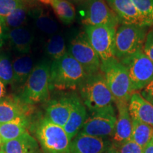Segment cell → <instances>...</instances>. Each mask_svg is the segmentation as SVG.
<instances>
[{"instance_id":"obj_1","label":"cell","mask_w":153,"mask_h":153,"mask_svg":"<svg viewBox=\"0 0 153 153\" xmlns=\"http://www.w3.org/2000/svg\"><path fill=\"white\" fill-rule=\"evenodd\" d=\"M87 76L82 66L68 51L51 64V88L60 90L79 89Z\"/></svg>"},{"instance_id":"obj_2","label":"cell","mask_w":153,"mask_h":153,"mask_svg":"<svg viewBox=\"0 0 153 153\" xmlns=\"http://www.w3.org/2000/svg\"><path fill=\"white\" fill-rule=\"evenodd\" d=\"M79 91L82 101L91 114L114 106L115 99L101 71L88 74Z\"/></svg>"},{"instance_id":"obj_3","label":"cell","mask_w":153,"mask_h":153,"mask_svg":"<svg viewBox=\"0 0 153 153\" xmlns=\"http://www.w3.org/2000/svg\"><path fill=\"white\" fill-rule=\"evenodd\" d=\"M51 65L42 60L34 66L23 85L20 99L25 104L33 105L46 101L51 91Z\"/></svg>"},{"instance_id":"obj_4","label":"cell","mask_w":153,"mask_h":153,"mask_svg":"<svg viewBox=\"0 0 153 153\" xmlns=\"http://www.w3.org/2000/svg\"><path fill=\"white\" fill-rule=\"evenodd\" d=\"M101 72L104 74L115 102H128L133 92L126 67L117 58L113 57L101 62Z\"/></svg>"},{"instance_id":"obj_5","label":"cell","mask_w":153,"mask_h":153,"mask_svg":"<svg viewBox=\"0 0 153 153\" xmlns=\"http://www.w3.org/2000/svg\"><path fill=\"white\" fill-rule=\"evenodd\" d=\"M149 26L122 24L115 38L114 56L118 60L142 51Z\"/></svg>"},{"instance_id":"obj_6","label":"cell","mask_w":153,"mask_h":153,"mask_svg":"<svg viewBox=\"0 0 153 153\" xmlns=\"http://www.w3.org/2000/svg\"><path fill=\"white\" fill-rule=\"evenodd\" d=\"M36 135L43 153H68L70 140L63 127L44 118L36 126Z\"/></svg>"},{"instance_id":"obj_7","label":"cell","mask_w":153,"mask_h":153,"mask_svg":"<svg viewBox=\"0 0 153 153\" xmlns=\"http://www.w3.org/2000/svg\"><path fill=\"white\" fill-rule=\"evenodd\" d=\"M119 61L127 69L133 92L142 90L153 80V62L143 50Z\"/></svg>"},{"instance_id":"obj_8","label":"cell","mask_w":153,"mask_h":153,"mask_svg":"<svg viewBox=\"0 0 153 153\" xmlns=\"http://www.w3.org/2000/svg\"><path fill=\"white\" fill-rule=\"evenodd\" d=\"M117 27L106 25L85 26V32L101 62L115 57V38Z\"/></svg>"},{"instance_id":"obj_9","label":"cell","mask_w":153,"mask_h":153,"mask_svg":"<svg viewBox=\"0 0 153 153\" xmlns=\"http://www.w3.org/2000/svg\"><path fill=\"white\" fill-rule=\"evenodd\" d=\"M82 22L85 26L106 25L117 27L119 19L105 0H85L82 3Z\"/></svg>"},{"instance_id":"obj_10","label":"cell","mask_w":153,"mask_h":153,"mask_svg":"<svg viewBox=\"0 0 153 153\" xmlns=\"http://www.w3.org/2000/svg\"><path fill=\"white\" fill-rule=\"evenodd\" d=\"M68 53L79 63L88 74L101 71V60L91 46L85 32L79 33L70 42Z\"/></svg>"},{"instance_id":"obj_11","label":"cell","mask_w":153,"mask_h":153,"mask_svg":"<svg viewBox=\"0 0 153 153\" xmlns=\"http://www.w3.org/2000/svg\"><path fill=\"white\" fill-rule=\"evenodd\" d=\"M117 115L114 106L91 114L78 133L89 136L112 138L116 128Z\"/></svg>"},{"instance_id":"obj_12","label":"cell","mask_w":153,"mask_h":153,"mask_svg":"<svg viewBox=\"0 0 153 153\" xmlns=\"http://www.w3.org/2000/svg\"><path fill=\"white\" fill-rule=\"evenodd\" d=\"M115 104L118 115L111 143L118 148L131 138L132 118L128 109V102L118 101L115 102Z\"/></svg>"},{"instance_id":"obj_13","label":"cell","mask_w":153,"mask_h":153,"mask_svg":"<svg viewBox=\"0 0 153 153\" xmlns=\"http://www.w3.org/2000/svg\"><path fill=\"white\" fill-rule=\"evenodd\" d=\"M111 145L108 139L78 133L70 141L68 153H104Z\"/></svg>"},{"instance_id":"obj_14","label":"cell","mask_w":153,"mask_h":153,"mask_svg":"<svg viewBox=\"0 0 153 153\" xmlns=\"http://www.w3.org/2000/svg\"><path fill=\"white\" fill-rule=\"evenodd\" d=\"M71 99V111L69 118L63 128L71 141L82 129L88 118L85 105L76 94L70 95Z\"/></svg>"},{"instance_id":"obj_15","label":"cell","mask_w":153,"mask_h":153,"mask_svg":"<svg viewBox=\"0 0 153 153\" xmlns=\"http://www.w3.org/2000/svg\"><path fill=\"white\" fill-rule=\"evenodd\" d=\"M105 1L117 15L120 24L150 26L135 8L131 0H105Z\"/></svg>"},{"instance_id":"obj_16","label":"cell","mask_w":153,"mask_h":153,"mask_svg":"<svg viewBox=\"0 0 153 153\" xmlns=\"http://www.w3.org/2000/svg\"><path fill=\"white\" fill-rule=\"evenodd\" d=\"M71 111L70 96L62 97L51 100L46 108L45 118L53 123L64 127Z\"/></svg>"},{"instance_id":"obj_17","label":"cell","mask_w":153,"mask_h":153,"mask_svg":"<svg viewBox=\"0 0 153 153\" xmlns=\"http://www.w3.org/2000/svg\"><path fill=\"white\" fill-rule=\"evenodd\" d=\"M30 105L20 99L4 98L0 101V123L12 121L16 118L27 117L30 114Z\"/></svg>"},{"instance_id":"obj_18","label":"cell","mask_w":153,"mask_h":153,"mask_svg":"<svg viewBox=\"0 0 153 153\" xmlns=\"http://www.w3.org/2000/svg\"><path fill=\"white\" fill-rule=\"evenodd\" d=\"M128 109L132 119L148 124L153 127V106L140 92L132 94L128 101Z\"/></svg>"},{"instance_id":"obj_19","label":"cell","mask_w":153,"mask_h":153,"mask_svg":"<svg viewBox=\"0 0 153 153\" xmlns=\"http://www.w3.org/2000/svg\"><path fill=\"white\" fill-rule=\"evenodd\" d=\"M7 38L11 48L22 55L28 54L31 50L34 36L26 26L14 28L7 32Z\"/></svg>"},{"instance_id":"obj_20","label":"cell","mask_w":153,"mask_h":153,"mask_svg":"<svg viewBox=\"0 0 153 153\" xmlns=\"http://www.w3.org/2000/svg\"><path fill=\"white\" fill-rule=\"evenodd\" d=\"M1 149L4 153H40L37 141L28 132L18 138L1 144Z\"/></svg>"},{"instance_id":"obj_21","label":"cell","mask_w":153,"mask_h":153,"mask_svg":"<svg viewBox=\"0 0 153 153\" xmlns=\"http://www.w3.org/2000/svg\"><path fill=\"white\" fill-rule=\"evenodd\" d=\"M14 81L12 86H23L34 68L33 57L28 54L19 55L12 60Z\"/></svg>"},{"instance_id":"obj_22","label":"cell","mask_w":153,"mask_h":153,"mask_svg":"<svg viewBox=\"0 0 153 153\" xmlns=\"http://www.w3.org/2000/svg\"><path fill=\"white\" fill-rule=\"evenodd\" d=\"M28 126L27 117L19 118L12 121L0 123V145L22 136L28 132Z\"/></svg>"},{"instance_id":"obj_23","label":"cell","mask_w":153,"mask_h":153,"mask_svg":"<svg viewBox=\"0 0 153 153\" xmlns=\"http://www.w3.org/2000/svg\"><path fill=\"white\" fill-rule=\"evenodd\" d=\"M30 15L33 18L36 28L40 33L49 36L57 33L59 26L56 21L43 9H34Z\"/></svg>"},{"instance_id":"obj_24","label":"cell","mask_w":153,"mask_h":153,"mask_svg":"<svg viewBox=\"0 0 153 153\" xmlns=\"http://www.w3.org/2000/svg\"><path fill=\"white\" fill-rule=\"evenodd\" d=\"M44 4L49 5L55 15L62 23L70 24L74 22L76 17L74 7L68 0H38Z\"/></svg>"},{"instance_id":"obj_25","label":"cell","mask_w":153,"mask_h":153,"mask_svg":"<svg viewBox=\"0 0 153 153\" xmlns=\"http://www.w3.org/2000/svg\"><path fill=\"white\" fill-rule=\"evenodd\" d=\"M30 15L29 9L24 3H22L11 14L0 20L4 32L14 28L26 26Z\"/></svg>"},{"instance_id":"obj_26","label":"cell","mask_w":153,"mask_h":153,"mask_svg":"<svg viewBox=\"0 0 153 153\" xmlns=\"http://www.w3.org/2000/svg\"><path fill=\"white\" fill-rule=\"evenodd\" d=\"M152 138V126L137 120L132 119V141L144 149Z\"/></svg>"},{"instance_id":"obj_27","label":"cell","mask_w":153,"mask_h":153,"mask_svg":"<svg viewBox=\"0 0 153 153\" xmlns=\"http://www.w3.org/2000/svg\"><path fill=\"white\" fill-rule=\"evenodd\" d=\"M68 52L65 38L60 33L50 36L45 45V53L53 61L59 60Z\"/></svg>"},{"instance_id":"obj_28","label":"cell","mask_w":153,"mask_h":153,"mask_svg":"<svg viewBox=\"0 0 153 153\" xmlns=\"http://www.w3.org/2000/svg\"><path fill=\"white\" fill-rule=\"evenodd\" d=\"M0 79L5 85H12L14 81L12 60L4 53H0Z\"/></svg>"},{"instance_id":"obj_29","label":"cell","mask_w":153,"mask_h":153,"mask_svg":"<svg viewBox=\"0 0 153 153\" xmlns=\"http://www.w3.org/2000/svg\"><path fill=\"white\" fill-rule=\"evenodd\" d=\"M143 18L150 26L153 25V0H131Z\"/></svg>"},{"instance_id":"obj_30","label":"cell","mask_w":153,"mask_h":153,"mask_svg":"<svg viewBox=\"0 0 153 153\" xmlns=\"http://www.w3.org/2000/svg\"><path fill=\"white\" fill-rule=\"evenodd\" d=\"M22 2V0H0V20L8 16Z\"/></svg>"},{"instance_id":"obj_31","label":"cell","mask_w":153,"mask_h":153,"mask_svg":"<svg viewBox=\"0 0 153 153\" xmlns=\"http://www.w3.org/2000/svg\"><path fill=\"white\" fill-rule=\"evenodd\" d=\"M143 51L153 62V25L147 33Z\"/></svg>"},{"instance_id":"obj_32","label":"cell","mask_w":153,"mask_h":153,"mask_svg":"<svg viewBox=\"0 0 153 153\" xmlns=\"http://www.w3.org/2000/svg\"><path fill=\"white\" fill-rule=\"evenodd\" d=\"M120 153H144L143 148L131 140L118 147Z\"/></svg>"},{"instance_id":"obj_33","label":"cell","mask_w":153,"mask_h":153,"mask_svg":"<svg viewBox=\"0 0 153 153\" xmlns=\"http://www.w3.org/2000/svg\"><path fill=\"white\" fill-rule=\"evenodd\" d=\"M141 96L153 106V80L140 91Z\"/></svg>"},{"instance_id":"obj_34","label":"cell","mask_w":153,"mask_h":153,"mask_svg":"<svg viewBox=\"0 0 153 153\" xmlns=\"http://www.w3.org/2000/svg\"><path fill=\"white\" fill-rule=\"evenodd\" d=\"M5 84L0 79V101L5 97L6 95V87Z\"/></svg>"},{"instance_id":"obj_35","label":"cell","mask_w":153,"mask_h":153,"mask_svg":"<svg viewBox=\"0 0 153 153\" xmlns=\"http://www.w3.org/2000/svg\"><path fill=\"white\" fill-rule=\"evenodd\" d=\"M143 152L144 153H153V138L151 140V141L145 146V148L143 149Z\"/></svg>"},{"instance_id":"obj_36","label":"cell","mask_w":153,"mask_h":153,"mask_svg":"<svg viewBox=\"0 0 153 153\" xmlns=\"http://www.w3.org/2000/svg\"><path fill=\"white\" fill-rule=\"evenodd\" d=\"M104 153H120V152L118 147H116L112 143V145Z\"/></svg>"},{"instance_id":"obj_37","label":"cell","mask_w":153,"mask_h":153,"mask_svg":"<svg viewBox=\"0 0 153 153\" xmlns=\"http://www.w3.org/2000/svg\"><path fill=\"white\" fill-rule=\"evenodd\" d=\"M4 30L2 24L0 22V48L2 46L4 43Z\"/></svg>"},{"instance_id":"obj_38","label":"cell","mask_w":153,"mask_h":153,"mask_svg":"<svg viewBox=\"0 0 153 153\" xmlns=\"http://www.w3.org/2000/svg\"><path fill=\"white\" fill-rule=\"evenodd\" d=\"M68 1H70V2L72 3H82L83 1H85V0H68Z\"/></svg>"},{"instance_id":"obj_39","label":"cell","mask_w":153,"mask_h":153,"mask_svg":"<svg viewBox=\"0 0 153 153\" xmlns=\"http://www.w3.org/2000/svg\"><path fill=\"white\" fill-rule=\"evenodd\" d=\"M0 153H4V151L1 149V150H0Z\"/></svg>"},{"instance_id":"obj_40","label":"cell","mask_w":153,"mask_h":153,"mask_svg":"<svg viewBox=\"0 0 153 153\" xmlns=\"http://www.w3.org/2000/svg\"><path fill=\"white\" fill-rule=\"evenodd\" d=\"M0 150H1V145H0Z\"/></svg>"}]
</instances>
